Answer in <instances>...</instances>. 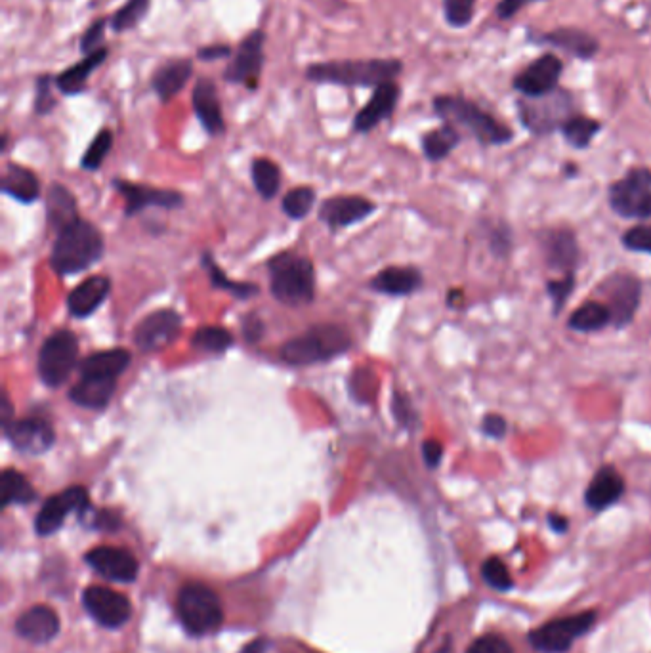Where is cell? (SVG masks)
Returning a JSON list of instances; mask_svg holds the SVG:
<instances>
[{
	"mask_svg": "<svg viewBox=\"0 0 651 653\" xmlns=\"http://www.w3.org/2000/svg\"><path fill=\"white\" fill-rule=\"evenodd\" d=\"M401 73L403 62L399 58H363L306 65L304 79L314 85L377 88L384 83L398 81Z\"/></svg>",
	"mask_w": 651,
	"mask_h": 653,
	"instance_id": "obj_1",
	"label": "cell"
},
{
	"mask_svg": "<svg viewBox=\"0 0 651 653\" xmlns=\"http://www.w3.org/2000/svg\"><path fill=\"white\" fill-rule=\"evenodd\" d=\"M432 109L443 123L459 128L482 146H504L514 140L512 128L461 94H438Z\"/></svg>",
	"mask_w": 651,
	"mask_h": 653,
	"instance_id": "obj_2",
	"label": "cell"
},
{
	"mask_svg": "<svg viewBox=\"0 0 651 653\" xmlns=\"http://www.w3.org/2000/svg\"><path fill=\"white\" fill-rule=\"evenodd\" d=\"M104 251V237L100 230L79 218L58 232L50 254V266L58 275L81 274L96 264L104 256Z\"/></svg>",
	"mask_w": 651,
	"mask_h": 653,
	"instance_id": "obj_3",
	"label": "cell"
},
{
	"mask_svg": "<svg viewBox=\"0 0 651 653\" xmlns=\"http://www.w3.org/2000/svg\"><path fill=\"white\" fill-rule=\"evenodd\" d=\"M270 289L273 298L289 306L312 302L315 293L314 264L300 254H277L270 260Z\"/></svg>",
	"mask_w": 651,
	"mask_h": 653,
	"instance_id": "obj_4",
	"label": "cell"
},
{
	"mask_svg": "<svg viewBox=\"0 0 651 653\" xmlns=\"http://www.w3.org/2000/svg\"><path fill=\"white\" fill-rule=\"evenodd\" d=\"M352 348V338L336 325H317L285 342L281 358L291 365H312L317 361L336 358Z\"/></svg>",
	"mask_w": 651,
	"mask_h": 653,
	"instance_id": "obj_5",
	"label": "cell"
},
{
	"mask_svg": "<svg viewBox=\"0 0 651 653\" xmlns=\"http://www.w3.org/2000/svg\"><path fill=\"white\" fill-rule=\"evenodd\" d=\"M516 109L522 125L535 136H546L562 128L567 119L577 113L575 98L566 88H556L541 98H520Z\"/></svg>",
	"mask_w": 651,
	"mask_h": 653,
	"instance_id": "obj_6",
	"label": "cell"
},
{
	"mask_svg": "<svg viewBox=\"0 0 651 653\" xmlns=\"http://www.w3.org/2000/svg\"><path fill=\"white\" fill-rule=\"evenodd\" d=\"M176 611L186 631L195 636L218 631L224 621V611L216 592L201 583H189L180 590Z\"/></svg>",
	"mask_w": 651,
	"mask_h": 653,
	"instance_id": "obj_7",
	"label": "cell"
},
{
	"mask_svg": "<svg viewBox=\"0 0 651 653\" xmlns=\"http://www.w3.org/2000/svg\"><path fill=\"white\" fill-rule=\"evenodd\" d=\"M266 41L268 33L262 27H256L249 35H245L224 69V83L245 86L251 92L258 90L266 67Z\"/></svg>",
	"mask_w": 651,
	"mask_h": 653,
	"instance_id": "obj_8",
	"label": "cell"
},
{
	"mask_svg": "<svg viewBox=\"0 0 651 653\" xmlns=\"http://www.w3.org/2000/svg\"><path fill=\"white\" fill-rule=\"evenodd\" d=\"M79 358V340L75 333L62 329L44 340L39 354V375L50 388L62 386L71 377Z\"/></svg>",
	"mask_w": 651,
	"mask_h": 653,
	"instance_id": "obj_9",
	"label": "cell"
},
{
	"mask_svg": "<svg viewBox=\"0 0 651 653\" xmlns=\"http://www.w3.org/2000/svg\"><path fill=\"white\" fill-rule=\"evenodd\" d=\"M596 619H598L596 611H583L577 615L554 619L545 623L543 627L529 632L527 640L537 652L566 653L579 636L592 631Z\"/></svg>",
	"mask_w": 651,
	"mask_h": 653,
	"instance_id": "obj_10",
	"label": "cell"
},
{
	"mask_svg": "<svg viewBox=\"0 0 651 653\" xmlns=\"http://www.w3.org/2000/svg\"><path fill=\"white\" fill-rule=\"evenodd\" d=\"M609 205L623 218H651V170H629L609 188Z\"/></svg>",
	"mask_w": 651,
	"mask_h": 653,
	"instance_id": "obj_11",
	"label": "cell"
},
{
	"mask_svg": "<svg viewBox=\"0 0 651 653\" xmlns=\"http://www.w3.org/2000/svg\"><path fill=\"white\" fill-rule=\"evenodd\" d=\"M564 73V60L552 52L535 58L531 64L514 77L512 88L522 98H541L556 88H560V79Z\"/></svg>",
	"mask_w": 651,
	"mask_h": 653,
	"instance_id": "obj_12",
	"label": "cell"
},
{
	"mask_svg": "<svg viewBox=\"0 0 651 653\" xmlns=\"http://www.w3.org/2000/svg\"><path fill=\"white\" fill-rule=\"evenodd\" d=\"M606 306L611 312V325L617 329L627 327L636 316L642 300V283L630 274H613L602 285Z\"/></svg>",
	"mask_w": 651,
	"mask_h": 653,
	"instance_id": "obj_13",
	"label": "cell"
},
{
	"mask_svg": "<svg viewBox=\"0 0 651 653\" xmlns=\"http://www.w3.org/2000/svg\"><path fill=\"white\" fill-rule=\"evenodd\" d=\"M88 508H90L88 491L84 489L83 485H73V487L65 489L62 493L50 497L42 505L39 514H37V520H35V529L42 537L52 535L63 526L65 518L71 512L83 514L84 510H88Z\"/></svg>",
	"mask_w": 651,
	"mask_h": 653,
	"instance_id": "obj_14",
	"label": "cell"
},
{
	"mask_svg": "<svg viewBox=\"0 0 651 653\" xmlns=\"http://www.w3.org/2000/svg\"><path fill=\"white\" fill-rule=\"evenodd\" d=\"M2 430L6 440L12 443V447L27 455L46 453L56 442V432L52 424L39 417L14 419L4 424Z\"/></svg>",
	"mask_w": 651,
	"mask_h": 653,
	"instance_id": "obj_15",
	"label": "cell"
},
{
	"mask_svg": "<svg viewBox=\"0 0 651 653\" xmlns=\"http://www.w3.org/2000/svg\"><path fill=\"white\" fill-rule=\"evenodd\" d=\"M529 41L558 48L567 56H573L581 62H588V60L596 58L602 50V44L598 41V37H594L590 31H585L581 27H571V25L556 27V29H552L548 33H541V35H529Z\"/></svg>",
	"mask_w": 651,
	"mask_h": 653,
	"instance_id": "obj_16",
	"label": "cell"
},
{
	"mask_svg": "<svg viewBox=\"0 0 651 653\" xmlns=\"http://www.w3.org/2000/svg\"><path fill=\"white\" fill-rule=\"evenodd\" d=\"M83 604L86 611L107 629L123 627L132 613V606L125 594L105 587H88L84 590Z\"/></svg>",
	"mask_w": 651,
	"mask_h": 653,
	"instance_id": "obj_17",
	"label": "cell"
},
{
	"mask_svg": "<svg viewBox=\"0 0 651 653\" xmlns=\"http://www.w3.org/2000/svg\"><path fill=\"white\" fill-rule=\"evenodd\" d=\"M182 316L174 310H159L144 317L134 329V344L142 352H157L178 337Z\"/></svg>",
	"mask_w": 651,
	"mask_h": 653,
	"instance_id": "obj_18",
	"label": "cell"
},
{
	"mask_svg": "<svg viewBox=\"0 0 651 653\" xmlns=\"http://www.w3.org/2000/svg\"><path fill=\"white\" fill-rule=\"evenodd\" d=\"M191 107L209 136H222L226 132L224 109L220 102L218 86L210 77H199L191 90Z\"/></svg>",
	"mask_w": 651,
	"mask_h": 653,
	"instance_id": "obj_19",
	"label": "cell"
},
{
	"mask_svg": "<svg viewBox=\"0 0 651 653\" xmlns=\"http://www.w3.org/2000/svg\"><path fill=\"white\" fill-rule=\"evenodd\" d=\"M113 188L125 197L126 216L146 211L149 207L180 209L184 205V195L174 190L151 188V186L134 184V182H126V180H113Z\"/></svg>",
	"mask_w": 651,
	"mask_h": 653,
	"instance_id": "obj_20",
	"label": "cell"
},
{
	"mask_svg": "<svg viewBox=\"0 0 651 653\" xmlns=\"http://www.w3.org/2000/svg\"><path fill=\"white\" fill-rule=\"evenodd\" d=\"M399 98H401V86L398 85V81H390L373 88L371 98L354 117V132L367 134L375 130L380 123L388 121L398 107Z\"/></svg>",
	"mask_w": 651,
	"mask_h": 653,
	"instance_id": "obj_21",
	"label": "cell"
},
{
	"mask_svg": "<svg viewBox=\"0 0 651 653\" xmlns=\"http://www.w3.org/2000/svg\"><path fill=\"white\" fill-rule=\"evenodd\" d=\"M86 564L109 581L132 583L138 575V560L126 548L98 547L84 556Z\"/></svg>",
	"mask_w": 651,
	"mask_h": 653,
	"instance_id": "obj_22",
	"label": "cell"
},
{
	"mask_svg": "<svg viewBox=\"0 0 651 653\" xmlns=\"http://www.w3.org/2000/svg\"><path fill=\"white\" fill-rule=\"evenodd\" d=\"M193 73L195 62L188 56L170 58L153 71L149 86L161 104H168L188 86L189 81L193 79Z\"/></svg>",
	"mask_w": 651,
	"mask_h": 653,
	"instance_id": "obj_23",
	"label": "cell"
},
{
	"mask_svg": "<svg viewBox=\"0 0 651 653\" xmlns=\"http://www.w3.org/2000/svg\"><path fill=\"white\" fill-rule=\"evenodd\" d=\"M375 203L359 195H338L323 201L319 209V220L325 222L331 230L346 228L365 220L375 212Z\"/></svg>",
	"mask_w": 651,
	"mask_h": 653,
	"instance_id": "obj_24",
	"label": "cell"
},
{
	"mask_svg": "<svg viewBox=\"0 0 651 653\" xmlns=\"http://www.w3.org/2000/svg\"><path fill=\"white\" fill-rule=\"evenodd\" d=\"M107 58H109V48L104 46V48L84 56L81 62L69 65L67 69H63L54 77L56 90L67 98L81 96L88 90V81H90L92 73H96L107 62Z\"/></svg>",
	"mask_w": 651,
	"mask_h": 653,
	"instance_id": "obj_25",
	"label": "cell"
},
{
	"mask_svg": "<svg viewBox=\"0 0 651 653\" xmlns=\"http://www.w3.org/2000/svg\"><path fill=\"white\" fill-rule=\"evenodd\" d=\"M546 266L552 270H560L562 274H575L579 266V243L575 233L558 228L550 230L543 237Z\"/></svg>",
	"mask_w": 651,
	"mask_h": 653,
	"instance_id": "obj_26",
	"label": "cell"
},
{
	"mask_svg": "<svg viewBox=\"0 0 651 653\" xmlns=\"http://www.w3.org/2000/svg\"><path fill=\"white\" fill-rule=\"evenodd\" d=\"M111 293V281L104 275H92L84 279L79 287H75L67 296V310L77 319L92 316Z\"/></svg>",
	"mask_w": 651,
	"mask_h": 653,
	"instance_id": "obj_27",
	"label": "cell"
},
{
	"mask_svg": "<svg viewBox=\"0 0 651 653\" xmlns=\"http://www.w3.org/2000/svg\"><path fill=\"white\" fill-rule=\"evenodd\" d=\"M625 495V480L613 466H602L585 491V505L602 512L611 505H615Z\"/></svg>",
	"mask_w": 651,
	"mask_h": 653,
	"instance_id": "obj_28",
	"label": "cell"
},
{
	"mask_svg": "<svg viewBox=\"0 0 651 653\" xmlns=\"http://www.w3.org/2000/svg\"><path fill=\"white\" fill-rule=\"evenodd\" d=\"M16 631L33 644H46L60 632L58 613L48 606H35L21 613L16 621Z\"/></svg>",
	"mask_w": 651,
	"mask_h": 653,
	"instance_id": "obj_29",
	"label": "cell"
},
{
	"mask_svg": "<svg viewBox=\"0 0 651 653\" xmlns=\"http://www.w3.org/2000/svg\"><path fill=\"white\" fill-rule=\"evenodd\" d=\"M130 352L125 348H113L94 352L81 361L79 373L81 377H98V379H119L128 365H130Z\"/></svg>",
	"mask_w": 651,
	"mask_h": 653,
	"instance_id": "obj_30",
	"label": "cell"
},
{
	"mask_svg": "<svg viewBox=\"0 0 651 653\" xmlns=\"http://www.w3.org/2000/svg\"><path fill=\"white\" fill-rule=\"evenodd\" d=\"M117 390V380L81 377L69 390V400L86 409H104Z\"/></svg>",
	"mask_w": 651,
	"mask_h": 653,
	"instance_id": "obj_31",
	"label": "cell"
},
{
	"mask_svg": "<svg viewBox=\"0 0 651 653\" xmlns=\"http://www.w3.org/2000/svg\"><path fill=\"white\" fill-rule=\"evenodd\" d=\"M422 285V274L417 268H399L392 266L382 270L380 274L371 281V289H375L382 295L407 296L413 295Z\"/></svg>",
	"mask_w": 651,
	"mask_h": 653,
	"instance_id": "obj_32",
	"label": "cell"
},
{
	"mask_svg": "<svg viewBox=\"0 0 651 653\" xmlns=\"http://www.w3.org/2000/svg\"><path fill=\"white\" fill-rule=\"evenodd\" d=\"M2 191L21 203H35L41 195V182L33 170L8 163L2 174Z\"/></svg>",
	"mask_w": 651,
	"mask_h": 653,
	"instance_id": "obj_33",
	"label": "cell"
},
{
	"mask_svg": "<svg viewBox=\"0 0 651 653\" xmlns=\"http://www.w3.org/2000/svg\"><path fill=\"white\" fill-rule=\"evenodd\" d=\"M46 218H48L50 226L58 232H62L63 228H67L79 220L77 201H75L73 193L65 186H60V184L50 186L48 197H46Z\"/></svg>",
	"mask_w": 651,
	"mask_h": 653,
	"instance_id": "obj_34",
	"label": "cell"
},
{
	"mask_svg": "<svg viewBox=\"0 0 651 653\" xmlns=\"http://www.w3.org/2000/svg\"><path fill=\"white\" fill-rule=\"evenodd\" d=\"M462 132L459 128L453 125L443 123L440 128L428 130L420 144H422V153L428 161H443L447 155H451V151L461 144Z\"/></svg>",
	"mask_w": 651,
	"mask_h": 653,
	"instance_id": "obj_35",
	"label": "cell"
},
{
	"mask_svg": "<svg viewBox=\"0 0 651 653\" xmlns=\"http://www.w3.org/2000/svg\"><path fill=\"white\" fill-rule=\"evenodd\" d=\"M611 323V312L604 302L588 300L581 304L567 321V327L577 333H596Z\"/></svg>",
	"mask_w": 651,
	"mask_h": 653,
	"instance_id": "obj_36",
	"label": "cell"
},
{
	"mask_svg": "<svg viewBox=\"0 0 651 653\" xmlns=\"http://www.w3.org/2000/svg\"><path fill=\"white\" fill-rule=\"evenodd\" d=\"M151 10V0H126L109 16V31L115 35H125L140 27Z\"/></svg>",
	"mask_w": 651,
	"mask_h": 653,
	"instance_id": "obj_37",
	"label": "cell"
},
{
	"mask_svg": "<svg viewBox=\"0 0 651 653\" xmlns=\"http://www.w3.org/2000/svg\"><path fill=\"white\" fill-rule=\"evenodd\" d=\"M560 130L564 134V140L571 148L587 149L594 142V138L600 134L602 123L598 119H592V117L577 111L575 115H571L567 119Z\"/></svg>",
	"mask_w": 651,
	"mask_h": 653,
	"instance_id": "obj_38",
	"label": "cell"
},
{
	"mask_svg": "<svg viewBox=\"0 0 651 653\" xmlns=\"http://www.w3.org/2000/svg\"><path fill=\"white\" fill-rule=\"evenodd\" d=\"M37 499L35 487L27 482V478L14 470L6 468L2 472V506L27 505Z\"/></svg>",
	"mask_w": 651,
	"mask_h": 653,
	"instance_id": "obj_39",
	"label": "cell"
},
{
	"mask_svg": "<svg viewBox=\"0 0 651 653\" xmlns=\"http://www.w3.org/2000/svg\"><path fill=\"white\" fill-rule=\"evenodd\" d=\"M251 174L254 188L264 199H272L277 195V191L281 188V170L273 161L266 157L254 159Z\"/></svg>",
	"mask_w": 651,
	"mask_h": 653,
	"instance_id": "obj_40",
	"label": "cell"
},
{
	"mask_svg": "<svg viewBox=\"0 0 651 653\" xmlns=\"http://www.w3.org/2000/svg\"><path fill=\"white\" fill-rule=\"evenodd\" d=\"M191 346L197 350H203V352H210V354H222L233 346V335L224 327L205 325L193 333Z\"/></svg>",
	"mask_w": 651,
	"mask_h": 653,
	"instance_id": "obj_41",
	"label": "cell"
},
{
	"mask_svg": "<svg viewBox=\"0 0 651 653\" xmlns=\"http://www.w3.org/2000/svg\"><path fill=\"white\" fill-rule=\"evenodd\" d=\"M203 266L205 270L209 272L210 283L212 287L216 289H222V291H230L237 298H251V296L258 295V287L252 285V283H237L233 281L230 277H226V274L218 268L216 260L210 256L209 253L203 254Z\"/></svg>",
	"mask_w": 651,
	"mask_h": 653,
	"instance_id": "obj_42",
	"label": "cell"
},
{
	"mask_svg": "<svg viewBox=\"0 0 651 653\" xmlns=\"http://www.w3.org/2000/svg\"><path fill=\"white\" fill-rule=\"evenodd\" d=\"M113 142H115L113 130L111 128H102L84 151L81 167L84 170L100 169L104 165L105 157L109 155V151L113 148Z\"/></svg>",
	"mask_w": 651,
	"mask_h": 653,
	"instance_id": "obj_43",
	"label": "cell"
},
{
	"mask_svg": "<svg viewBox=\"0 0 651 653\" xmlns=\"http://www.w3.org/2000/svg\"><path fill=\"white\" fill-rule=\"evenodd\" d=\"M33 111L35 115H50L58 107V98L54 96V77L50 73H41L33 81Z\"/></svg>",
	"mask_w": 651,
	"mask_h": 653,
	"instance_id": "obj_44",
	"label": "cell"
},
{
	"mask_svg": "<svg viewBox=\"0 0 651 653\" xmlns=\"http://www.w3.org/2000/svg\"><path fill=\"white\" fill-rule=\"evenodd\" d=\"M315 203V191L308 186H300L289 191L283 199V212L293 218V220H302L308 216Z\"/></svg>",
	"mask_w": 651,
	"mask_h": 653,
	"instance_id": "obj_45",
	"label": "cell"
},
{
	"mask_svg": "<svg viewBox=\"0 0 651 653\" xmlns=\"http://www.w3.org/2000/svg\"><path fill=\"white\" fill-rule=\"evenodd\" d=\"M476 0H443V18L449 27L464 29L474 20Z\"/></svg>",
	"mask_w": 651,
	"mask_h": 653,
	"instance_id": "obj_46",
	"label": "cell"
},
{
	"mask_svg": "<svg viewBox=\"0 0 651 653\" xmlns=\"http://www.w3.org/2000/svg\"><path fill=\"white\" fill-rule=\"evenodd\" d=\"M482 577L483 581L491 587V589L499 590V592H506V590L512 589L514 587V581H512V575L510 571L506 568L501 558L493 556V558H487L482 564Z\"/></svg>",
	"mask_w": 651,
	"mask_h": 653,
	"instance_id": "obj_47",
	"label": "cell"
},
{
	"mask_svg": "<svg viewBox=\"0 0 651 653\" xmlns=\"http://www.w3.org/2000/svg\"><path fill=\"white\" fill-rule=\"evenodd\" d=\"M109 27V18H96L92 23H88V27L84 29L81 39H79V52L83 56H88L100 48H104L105 33Z\"/></svg>",
	"mask_w": 651,
	"mask_h": 653,
	"instance_id": "obj_48",
	"label": "cell"
},
{
	"mask_svg": "<svg viewBox=\"0 0 651 653\" xmlns=\"http://www.w3.org/2000/svg\"><path fill=\"white\" fill-rule=\"evenodd\" d=\"M575 287V274L562 275L560 279H552L548 285H546V291L548 295L552 298V304H554V312L560 314V310L564 308V304L567 302V298L571 295Z\"/></svg>",
	"mask_w": 651,
	"mask_h": 653,
	"instance_id": "obj_49",
	"label": "cell"
},
{
	"mask_svg": "<svg viewBox=\"0 0 651 653\" xmlns=\"http://www.w3.org/2000/svg\"><path fill=\"white\" fill-rule=\"evenodd\" d=\"M623 245L632 253L651 254V224L634 226L623 235Z\"/></svg>",
	"mask_w": 651,
	"mask_h": 653,
	"instance_id": "obj_50",
	"label": "cell"
},
{
	"mask_svg": "<svg viewBox=\"0 0 651 653\" xmlns=\"http://www.w3.org/2000/svg\"><path fill=\"white\" fill-rule=\"evenodd\" d=\"M466 653H512V646L501 634H483L468 646Z\"/></svg>",
	"mask_w": 651,
	"mask_h": 653,
	"instance_id": "obj_51",
	"label": "cell"
},
{
	"mask_svg": "<svg viewBox=\"0 0 651 653\" xmlns=\"http://www.w3.org/2000/svg\"><path fill=\"white\" fill-rule=\"evenodd\" d=\"M233 48L230 44L226 43H212L199 46L195 50V60L203 62V64H212V62H220V60H228L230 62L233 56Z\"/></svg>",
	"mask_w": 651,
	"mask_h": 653,
	"instance_id": "obj_52",
	"label": "cell"
},
{
	"mask_svg": "<svg viewBox=\"0 0 651 653\" xmlns=\"http://www.w3.org/2000/svg\"><path fill=\"white\" fill-rule=\"evenodd\" d=\"M394 413H396V419H398L405 428H413L417 426V413L415 409L411 407L409 400L401 394H396L394 396Z\"/></svg>",
	"mask_w": 651,
	"mask_h": 653,
	"instance_id": "obj_53",
	"label": "cell"
},
{
	"mask_svg": "<svg viewBox=\"0 0 651 653\" xmlns=\"http://www.w3.org/2000/svg\"><path fill=\"white\" fill-rule=\"evenodd\" d=\"M535 2H541V0H501V2L495 6V16H497L501 22L512 20L514 16H518L520 10H524L525 6L535 4Z\"/></svg>",
	"mask_w": 651,
	"mask_h": 653,
	"instance_id": "obj_54",
	"label": "cell"
},
{
	"mask_svg": "<svg viewBox=\"0 0 651 653\" xmlns=\"http://www.w3.org/2000/svg\"><path fill=\"white\" fill-rule=\"evenodd\" d=\"M483 434L493 440H503L508 430V424L504 421L503 415H485L482 421Z\"/></svg>",
	"mask_w": 651,
	"mask_h": 653,
	"instance_id": "obj_55",
	"label": "cell"
},
{
	"mask_svg": "<svg viewBox=\"0 0 651 653\" xmlns=\"http://www.w3.org/2000/svg\"><path fill=\"white\" fill-rule=\"evenodd\" d=\"M422 459L428 468H438L443 459V445L438 440H426L422 443Z\"/></svg>",
	"mask_w": 651,
	"mask_h": 653,
	"instance_id": "obj_56",
	"label": "cell"
},
{
	"mask_svg": "<svg viewBox=\"0 0 651 653\" xmlns=\"http://www.w3.org/2000/svg\"><path fill=\"white\" fill-rule=\"evenodd\" d=\"M243 335L247 337V340H249L251 344L258 342V340L262 338V335H264V325H262L260 317H245V323H243Z\"/></svg>",
	"mask_w": 651,
	"mask_h": 653,
	"instance_id": "obj_57",
	"label": "cell"
},
{
	"mask_svg": "<svg viewBox=\"0 0 651 653\" xmlns=\"http://www.w3.org/2000/svg\"><path fill=\"white\" fill-rule=\"evenodd\" d=\"M119 526H121V520H119V516H117L115 512H111V510H102V512H98L96 518H94V527H98V529L113 531V529H117Z\"/></svg>",
	"mask_w": 651,
	"mask_h": 653,
	"instance_id": "obj_58",
	"label": "cell"
},
{
	"mask_svg": "<svg viewBox=\"0 0 651 653\" xmlns=\"http://www.w3.org/2000/svg\"><path fill=\"white\" fill-rule=\"evenodd\" d=\"M548 526L552 527V531H556V533H566L567 529H569V522H567V518L560 516V514H550L548 516Z\"/></svg>",
	"mask_w": 651,
	"mask_h": 653,
	"instance_id": "obj_59",
	"label": "cell"
},
{
	"mask_svg": "<svg viewBox=\"0 0 651 653\" xmlns=\"http://www.w3.org/2000/svg\"><path fill=\"white\" fill-rule=\"evenodd\" d=\"M264 650H266V642L256 640V642H252L251 646H247V650L243 653H264Z\"/></svg>",
	"mask_w": 651,
	"mask_h": 653,
	"instance_id": "obj_60",
	"label": "cell"
}]
</instances>
